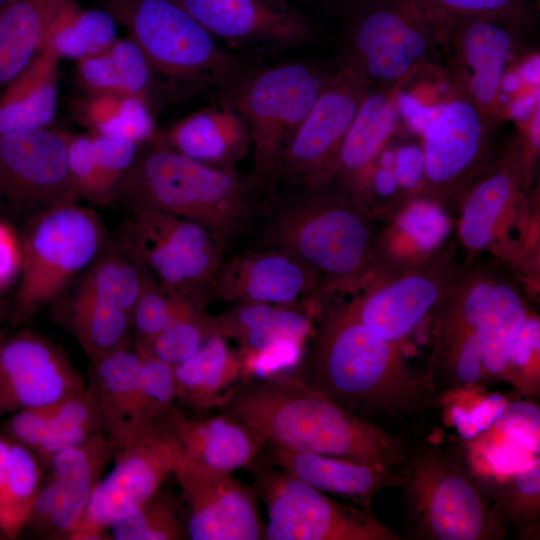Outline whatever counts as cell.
<instances>
[{"label":"cell","mask_w":540,"mask_h":540,"mask_svg":"<svg viewBox=\"0 0 540 540\" xmlns=\"http://www.w3.org/2000/svg\"><path fill=\"white\" fill-rule=\"evenodd\" d=\"M434 310L427 375L436 391L505 380L513 345L534 314L523 281L479 255L455 265Z\"/></svg>","instance_id":"obj_1"},{"label":"cell","mask_w":540,"mask_h":540,"mask_svg":"<svg viewBox=\"0 0 540 540\" xmlns=\"http://www.w3.org/2000/svg\"><path fill=\"white\" fill-rule=\"evenodd\" d=\"M303 381L373 424L417 413L436 392L427 374L408 368L403 345L364 326L347 304L331 311L315 333Z\"/></svg>","instance_id":"obj_2"},{"label":"cell","mask_w":540,"mask_h":540,"mask_svg":"<svg viewBox=\"0 0 540 540\" xmlns=\"http://www.w3.org/2000/svg\"><path fill=\"white\" fill-rule=\"evenodd\" d=\"M223 414L263 434L271 443L399 472L402 440L360 419L303 380L269 376L237 388Z\"/></svg>","instance_id":"obj_3"},{"label":"cell","mask_w":540,"mask_h":540,"mask_svg":"<svg viewBox=\"0 0 540 540\" xmlns=\"http://www.w3.org/2000/svg\"><path fill=\"white\" fill-rule=\"evenodd\" d=\"M303 190L267 207L254 249L278 251L310 266L322 280L324 296L358 288L372 266L375 216L330 179Z\"/></svg>","instance_id":"obj_4"},{"label":"cell","mask_w":540,"mask_h":540,"mask_svg":"<svg viewBox=\"0 0 540 540\" xmlns=\"http://www.w3.org/2000/svg\"><path fill=\"white\" fill-rule=\"evenodd\" d=\"M254 179L233 168L211 166L166 146L138 158L120 197L196 222L222 242L254 230L263 213Z\"/></svg>","instance_id":"obj_5"},{"label":"cell","mask_w":540,"mask_h":540,"mask_svg":"<svg viewBox=\"0 0 540 540\" xmlns=\"http://www.w3.org/2000/svg\"><path fill=\"white\" fill-rule=\"evenodd\" d=\"M415 539L501 540L507 528L463 457L437 445L408 451L399 470Z\"/></svg>","instance_id":"obj_6"},{"label":"cell","mask_w":540,"mask_h":540,"mask_svg":"<svg viewBox=\"0 0 540 540\" xmlns=\"http://www.w3.org/2000/svg\"><path fill=\"white\" fill-rule=\"evenodd\" d=\"M446 23L423 0H363L351 8L340 62L377 87L444 69Z\"/></svg>","instance_id":"obj_7"},{"label":"cell","mask_w":540,"mask_h":540,"mask_svg":"<svg viewBox=\"0 0 540 540\" xmlns=\"http://www.w3.org/2000/svg\"><path fill=\"white\" fill-rule=\"evenodd\" d=\"M338 64L332 67L294 60L251 70L223 96L246 124L253 151V179L269 198L281 177L288 143Z\"/></svg>","instance_id":"obj_8"},{"label":"cell","mask_w":540,"mask_h":540,"mask_svg":"<svg viewBox=\"0 0 540 540\" xmlns=\"http://www.w3.org/2000/svg\"><path fill=\"white\" fill-rule=\"evenodd\" d=\"M123 14L153 68L180 84L225 96L251 71L178 1L129 0Z\"/></svg>","instance_id":"obj_9"},{"label":"cell","mask_w":540,"mask_h":540,"mask_svg":"<svg viewBox=\"0 0 540 540\" xmlns=\"http://www.w3.org/2000/svg\"><path fill=\"white\" fill-rule=\"evenodd\" d=\"M21 240L22 267L12 314L16 324L57 301L97 258L107 235L97 213L74 202L31 217Z\"/></svg>","instance_id":"obj_10"},{"label":"cell","mask_w":540,"mask_h":540,"mask_svg":"<svg viewBox=\"0 0 540 540\" xmlns=\"http://www.w3.org/2000/svg\"><path fill=\"white\" fill-rule=\"evenodd\" d=\"M500 123L452 89L443 109L421 136L424 181L414 198L431 200L447 211L459 208L471 185L504 150L498 136Z\"/></svg>","instance_id":"obj_11"},{"label":"cell","mask_w":540,"mask_h":540,"mask_svg":"<svg viewBox=\"0 0 540 540\" xmlns=\"http://www.w3.org/2000/svg\"><path fill=\"white\" fill-rule=\"evenodd\" d=\"M118 239L166 291L202 308L223 262V242L202 225L132 207Z\"/></svg>","instance_id":"obj_12"},{"label":"cell","mask_w":540,"mask_h":540,"mask_svg":"<svg viewBox=\"0 0 540 540\" xmlns=\"http://www.w3.org/2000/svg\"><path fill=\"white\" fill-rule=\"evenodd\" d=\"M258 491L268 540H400L367 506L335 501L284 471H263Z\"/></svg>","instance_id":"obj_13"},{"label":"cell","mask_w":540,"mask_h":540,"mask_svg":"<svg viewBox=\"0 0 540 540\" xmlns=\"http://www.w3.org/2000/svg\"><path fill=\"white\" fill-rule=\"evenodd\" d=\"M453 251L445 242L414 263L375 267V277L347 303L349 309L364 326L404 346L443 297L456 265Z\"/></svg>","instance_id":"obj_14"},{"label":"cell","mask_w":540,"mask_h":540,"mask_svg":"<svg viewBox=\"0 0 540 540\" xmlns=\"http://www.w3.org/2000/svg\"><path fill=\"white\" fill-rule=\"evenodd\" d=\"M524 32L479 18L447 21L443 67L453 90L463 93L500 122L498 101L505 74L530 53Z\"/></svg>","instance_id":"obj_15"},{"label":"cell","mask_w":540,"mask_h":540,"mask_svg":"<svg viewBox=\"0 0 540 540\" xmlns=\"http://www.w3.org/2000/svg\"><path fill=\"white\" fill-rule=\"evenodd\" d=\"M79 198L68 168L67 134L40 128L0 135L1 201L33 217Z\"/></svg>","instance_id":"obj_16"},{"label":"cell","mask_w":540,"mask_h":540,"mask_svg":"<svg viewBox=\"0 0 540 540\" xmlns=\"http://www.w3.org/2000/svg\"><path fill=\"white\" fill-rule=\"evenodd\" d=\"M371 85L339 62L288 143L281 176L302 186L328 179L341 143Z\"/></svg>","instance_id":"obj_17"},{"label":"cell","mask_w":540,"mask_h":540,"mask_svg":"<svg viewBox=\"0 0 540 540\" xmlns=\"http://www.w3.org/2000/svg\"><path fill=\"white\" fill-rule=\"evenodd\" d=\"M172 462L173 442L162 425L119 448L112 469L97 484L68 539H103L114 520L160 490L172 475Z\"/></svg>","instance_id":"obj_18"},{"label":"cell","mask_w":540,"mask_h":540,"mask_svg":"<svg viewBox=\"0 0 540 540\" xmlns=\"http://www.w3.org/2000/svg\"><path fill=\"white\" fill-rule=\"evenodd\" d=\"M172 442V475L180 485L188 509L187 536L192 540L264 539L265 524L261 522L251 489L232 473L190 462L181 455L173 439Z\"/></svg>","instance_id":"obj_19"},{"label":"cell","mask_w":540,"mask_h":540,"mask_svg":"<svg viewBox=\"0 0 540 540\" xmlns=\"http://www.w3.org/2000/svg\"><path fill=\"white\" fill-rule=\"evenodd\" d=\"M536 154L518 133L497 161L469 188L460 205L458 235L468 257L496 250L508 220L523 210Z\"/></svg>","instance_id":"obj_20"},{"label":"cell","mask_w":540,"mask_h":540,"mask_svg":"<svg viewBox=\"0 0 540 540\" xmlns=\"http://www.w3.org/2000/svg\"><path fill=\"white\" fill-rule=\"evenodd\" d=\"M87 383L44 336L25 330L0 342V416L52 405Z\"/></svg>","instance_id":"obj_21"},{"label":"cell","mask_w":540,"mask_h":540,"mask_svg":"<svg viewBox=\"0 0 540 540\" xmlns=\"http://www.w3.org/2000/svg\"><path fill=\"white\" fill-rule=\"evenodd\" d=\"M217 39L236 48L273 52L298 47L311 29L280 0H178Z\"/></svg>","instance_id":"obj_22"},{"label":"cell","mask_w":540,"mask_h":540,"mask_svg":"<svg viewBox=\"0 0 540 540\" xmlns=\"http://www.w3.org/2000/svg\"><path fill=\"white\" fill-rule=\"evenodd\" d=\"M215 320L221 335L241 345L244 368L261 375L294 367L311 333L309 317L294 306L243 302Z\"/></svg>","instance_id":"obj_23"},{"label":"cell","mask_w":540,"mask_h":540,"mask_svg":"<svg viewBox=\"0 0 540 540\" xmlns=\"http://www.w3.org/2000/svg\"><path fill=\"white\" fill-rule=\"evenodd\" d=\"M211 295L224 300L294 306L302 297L324 296L322 280L305 263L269 249H252L223 261Z\"/></svg>","instance_id":"obj_24"},{"label":"cell","mask_w":540,"mask_h":540,"mask_svg":"<svg viewBox=\"0 0 540 540\" xmlns=\"http://www.w3.org/2000/svg\"><path fill=\"white\" fill-rule=\"evenodd\" d=\"M161 425L185 459L224 473L251 465L268 442L260 432L225 414L193 418L172 407Z\"/></svg>","instance_id":"obj_25"},{"label":"cell","mask_w":540,"mask_h":540,"mask_svg":"<svg viewBox=\"0 0 540 540\" xmlns=\"http://www.w3.org/2000/svg\"><path fill=\"white\" fill-rule=\"evenodd\" d=\"M398 86L370 87L329 173L328 179L347 190L358 202L376 158L402 126L396 107Z\"/></svg>","instance_id":"obj_26"},{"label":"cell","mask_w":540,"mask_h":540,"mask_svg":"<svg viewBox=\"0 0 540 540\" xmlns=\"http://www.w3.org/2000/svg\"><path fill=\"white\" fill-rule=\"evenodd\" d=\"M142 356L133 343L92 364V382L106 436L119 449L157 430L141 417Z\"/></svg>","instance_id":"obj_27"},{"label":"cell","mask_w":540,"mask_h":540,"mask_svg":"<svg viewBox=\"0 0 540 540\" xmlns=\"http://www.w3.org/2000/svg\"><path fill=\"white\" fill-rule=\"evenodd\" d=\"M117 450L103 432L54 455L49 469L58 486V502L47 531L69 537Z\"/></svg>","instance_id":"obj_28"},{"label":"cell","mask_w":540,"mask_h":540,"mask_svg":"<svg viewBox=\"0 0 540 540\" xmlns=\"http://www.w3.org/2000/svg\"><path fill=\"white\" fill-rule=\"evenodd\" d=\"M272 444V458L289 475L367 506L381 490L400 485V475L382 467Z\"/></svg>","instance_id":"obj_29"},{"label":"cell","mask_w":540,"mask_h":540,"mask_svg":"<svg viewBox=\"0 0 540 540\" xmlns=\"http://www.w3.org/2000/svg\"><path fill=\"white\" fill-rule=\"evenodd\" d=\"M170 148L216 167L233 168L250 148V137L238 111L222 99L174 126L168 135Z\"/></svg>","instance_id":"obj_30"},{"label":"cell","mask_w":540,"mask_h":540,"mask_svg":"<svg viewBox=\"0 0 540 540\" xmlns=\"http://www.w3.org/2000/svg\"><path fill=\"white\" fill-rule=\"evenodd\" d=\"M71 0H7L0 10V89L40 53Z\"/></svg>","instance_id":"obj_31"},{"label":"cell","mask_w":540,"mask_h":540,"mask_svg":"<svg viewBox=\"0 0 540 540\" xmlns=\"http://www.w3.org/2000/svg\"><path fill=\"white\" fill-rule=\"evenodd\" d=\"M59 57L47 45L0 94V135L46 128L57 108Z\"/></svg>","instance_id":"obj_32"},{"label":"cell","mask_w":540,"mask_h":540,"mask_svg":"<svg viewBox=\"0 0 540 540\" xmlns=\"http://www.w3.org/2000/svg\"><path fill=\"white\" fill-rule=\"evenodd\" d=\"M226 337L212 335L187 361L174 367L176 396L197 409L220 407L245 376L240 354L232 352Z\"/></svg>","instance_id":"obj_33"},{"label":"cell","mask_w":540,"mask_h":540,"mask_svg":"<svg viewBox=\"0 0 540 540\" xmlns=\"http://www.w3.org/2000/svg\"><path fill=\"white\" fill-rule=\"evenodd\" d=\"M144 264L117 238L87 268L75 296L97 299L131 312L149 282Z\"/></svg>","instance_id":"obj_34"},{"label":"cell","mask_w":540,"mask_h":540,"mask_svg":"<svg viewBox=\"0 0 540 540\" xmlns=\"http://www.w3.org/2000/svg\"><path fill=\"white\" fill-rule=\"evenodd\" d=\"M69 326L91 363L132 343L131 316L118 306L74 296Z\"/></svg>","instance_id":"obj_35"},{"label":"cell","mask_w":540,"mask_h":540,"mask_svg":"<svg viewBox=\"0 0 540 540\" xmlns=\"http://www.w3.org/2000/svg\"><path fill=\"white\" fill-rule=\"evenodd\" d=\"M51 411L48 436L35 453L45 468H49L58 452L79 446L104 432L96 391L91 381L84 389L52 404Z\"/></svg>","instance_id":"obj_36"},{"label":"cell","mask_w":540,"mask_h":540,"mask_svg":"<svg viewBox=\"0 0 540 540\" xmlns=\"http://www.w3.org/2000/svg\"><path fill=\"white\" fill-rule=\"evenodd\" d=\"M117 40L114 17L100 9L80 10L71 2L52 25L44 45L60 57L80 60Z\"/></svg>","instance_id":"obj_37"},{"label":"cell","mask_w":540,"mask_h":540,"mask_svg":"<svg viewBox=\"0 0 540 540\" xmlns=\"http://www.w3.org/2000/svg\"><path fill=\"white\" fill-rule=\"evenodd\" d=\"M84 116L95 134L140 144L154 133L149 103L139 97L98 93L86 103Z\"/></svg>","instance_id":"obj_38"},{"label":"cell","mask_w":540,"mask_h":540,"mask_svg":"<svg viewBox=\"0 0 540 540\" xmlns=\"http://www.w3.org/2000/svg\"><path fill=\"white\" fill-rule=\"evenodd\" d=\"M42 466L35 453L10 441L5 493V514L1 533L15 538L29 524L42 485Z\"/></svg>","instance_id":"obj_39"},{"label":"cell","mask_w":540,"mask_h":540,"mask_svg":"<svg viewBox=\"0 0 540 540\" xmlns=\"http://www.w3.org/2000/svg\"><path fill=\"white\" fill-rule=\"evenodd\" d=\"M109 530L117 540H178L187 536L174 499L160 491L119 516Z\"/></svg>","instance_id":"obj_40"},{"label":"cell","mask_w":540,"mask_h":540,"mask_svg":"<svg viewBox=\"0 0 540 540\" xmlns=\"http://www.w3.org/2000/svg\"><path fill=\"white\" fill-rule=\"evenodd\" d=\"M496 512L508 529L529 530L540 516V461L531 460L519 471L495 483L489 491Z\"/></svg>","instance_id":"obj_41"},{"label":"cell","mask_w":540,"mask_h":540,"mask_svg":"<svg viewBox=\"0 0 540 540\" xmlns=\"http://www.w3.org/2000/svg\"><path fill=\"white\" fill-rule=\"evenodd\" d=\"M216 333L219 332L215 318L205 315L202 310H196L174 321L146 344H133L140 350L176 367L193 357Z\"/></svg>","instance_id":"obj_42"},{"label":"cell","mask_w":540,"mask_h":540,"mask_svg":"<svg viewBox=\"0 0 540 540\" xmlns=\"http://www.w3.org/2000/svg\"><path fill=\"white\" fill-rule=\"evenodd\" d=\"M196 310L193 303L163 289L156 280L145 287L131 312L134 344L144 345L174 321Z\"/></svg>","instance_id":"obj_43"},{"label":"cell","mask_w":540,"mask_h":540,"mask_svg":"<svg viewBox=\"0 0 540 540\" xmlns=\"http://www.w3.org/2000/svg\"><path fill=\"white\" fill-rule=\"evenodd\" d=\"M441 19L479 18L529 32L535 23L530 0H423Z\"/></svg>","instance_id":"obj_44"},{"label":"cell","mask_w":540,"mask_h":540,"mask_svg":"<svg viewBox=\"0 0 540 540\" xmlns=\"http://www.w3.org/2000/svg\"><path fill=\"white\" fill-rule=\"evenodd\" d=\"M137 349L142 356L139 374L141 417L147 428L155 429L177 399L175 371L173 366Z\"/></svg>","instance_id":"obj_45"},{"label":"cell","mask_w":540,"mask_h":540,"mask_svg":"<svg viewBox=\"0 0 540 540\" xmlns=\"http://www.w3.org/2000/svg\"><path fill=\"white\" fill-rule=\"evenodd\" d=\"M92 138L99 174L112 202L121 196L126 179L138 159L139 144L98 134Z\"/></svg>","instance_id":"obj_46"},{"label":"cell","mask_w":540,"mask_h":540,"mask_svg":"<svg viewBox=\"0 0 540 540\" xmlns=\"http://www.w3.org/2000/svg\"><path fill=\"white\" fill-rule=\"evenodd\" d=\"M67 140L69 173L79 197L99 205L111 203L97 167L92 136L67 135Z\"/></svg>","instance_id":"obj_47"},{"label":"cell","mask_w":540,"mask_h":540,"mask_svg":"<svg viewBox=\"0 0 540 540\" xmlns=\"http://www.w3.org/2000/svg\"><path fill=\"white\" fill-rule=\"evenodd\" d=\"M505 381L527 395L539 394V319L534 314L513 345Z\"/></svg>","instance_id":"obj_48"},{"label":"cell","mask_w":540,"mask_h":540,"mask_svg":"<svg viewBox=\"0 0 540 540\" xmlns=\"http://www.w3.org/2000/svg\"><path fill=\"white\" fill-rule=\"evenodd\" d=\"M125 95L136 96L149 103L153 86V66L132 39H117L108 49Z\"/></svg>","instance_id":"obj_49"},{"label":"cell","mask_w":540,"mask_h":540,"mask_svg":"<svg viewBox=\"0 0 540 540\" xmlns=\"http://www.w3.org/2000/svg\"><path fill=\"white\" fill-rule=\"evenodd\" d=\"M51 414V405L19 410L8 420L7 430L13 441L36 453L48 436Z\"/></svg>","instance_id":"obj_50"},{"label":"cell","mask_w":540,"mask_h":540,"mask_svg":"<svg viewBox=\"0 0 540 540\" xmlns=\"http://www.w3.org/2000/svg\"><path fill=\"white\" fill-rule=\"evenodd\" d=\"M78 71L84 85L94 94L125 95L115 64L107 49L78 60Z\"/></svg>","instance_id":"obj_51"},{"label":"cell","mask_w":540,"mask_h":540,"mask_svg":"<svg viewBox=\"0 0 540 540\" xmlns=\"http://www.w3.org/2000/svg\"><path fill=\"white\" fill-rule=\"evenodd\" d=\"M395 172L398 182L407 197L414 198L424 181V154L422 145L414 143L395 146Z\"/></svg>","instance_id":"obj_52"},{"label":"cell","mask_w":540,"mask_h":540,"mask_svg":"<svg viewBox=\"0 0 540 540\" xmlns=\"http://www.w3.org/2000/svg\"><path fill=\"white\" fill-rule=\"evenodd\" d=\"M21 267V236L10 223L0 219V291L18 281Z\"/></svg>","instance_id":"obj_53"},{"label":"cell","mask_w":540,"mask_h":540,"mask_svg":"<svg viewBox=\"0 0 540 540\" xmlns=\"http://www.w3.org/2000/svg\"><path fill=\"white\" fill-rule=\"evenodd\" d=\"M10 441L0 436V532L4 523L7 458Z\"/></svg>","instance_id":"obj_54"},{"label":"cell","mask_w":540,"mask_h":540,"mask_svg":"<svg viewBox=\"0 0 540 540\" xmlns=\"http://www.w3.org/2000/svg\"><path fill=\"white\" fill-rule=\"evenodd\" d=\"M6 1H7V0H0V10H1V8L3 7V5L5 4Z\"/></svg>","instance_id":"obj_55"},{"label":"cell","mask_w":540,"mask_h":540,"mask_svg":"<svg viewBox=\"0 0 540 540\" xmlns=\"http://www.w3.org/2000/svg\"><path fill=\"white\" fill-rule=\"evenodd\" d=\"M361 1H363V0H353V5H352V7H353L354 5H356V4H358V3L361 2ZM352 7H351V8H352Z\"/></svg>","instance_id":"obj_56"}]
</instances>
